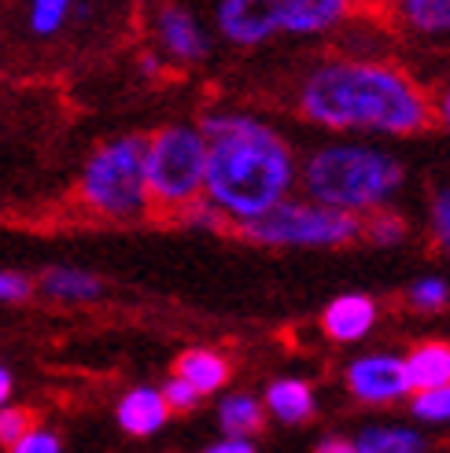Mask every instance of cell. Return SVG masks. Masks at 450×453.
<instances>
[{
    "label": "cell",
    "mask_w": 450,
    "mask_h": 453,
    "mask_svg": "<svg viewBox=\"0 0 450 453\" xmlns=\"http://www.w3.org/2000/svg\"><path fill=\"white\" fill-rule=\"evenodd\" d=\"M296 111L332 137L407 141L432 126V96L402 66L373 56H332L310 66L296 88Z\"/></svg>",
    "instance_id": "6da1fadb"
},
{
    "label": "cell",
    "mask_w": 450,
    "mask_h": 453,
    "mask_svg": "<svg viewBox=\"0 0 450 453\" xmlns=\"http://www.w3.org/2000/svg\"><path fill=\"white\" fill-rule=\"evenodd\" d=\"M207 141L204 199L229 225H247L299 188V155L284 133L244 107H214L199 119Z\"/></svg>",
    "instance_id": "7a4b0ae2"
},
{
    "label": "cell",
    "mask_w": 450,
    "mask_h": 453,
    "mask_svg": "<svg viewBox=\"0 0 450 453\" xmlns=\"http://www.w3.org/2000/svg\"><path fill=\"white\" fill-rule=\"evenodd\" d=\"M133 0H0V63H63L115 41Z\"/></svg>",
    "instance_id": "3957f363"
},
{
    "label": "cell",
    "mask_w": 450,
    "mask_h": 453,
    "mask_svg": "<svg viewBox=\"0 0 450 453\" xmlns=\"http://www.w3.org/2000/svg\"><path fill=\"white\" fill-rule=\"evenodd\" d=\"M299 188L336 211L366 218L369 211L392 207L407 188V163L380 141L332 137L299 158Z\"/></svg>",
    "instance_id": "277c9868"
},
{
    "label": "cell",
    "mask_w": 450,
    "mask_h": 453,
    "mask_svg": "<svg viewBox=\"0 0 450 453\" xmlns=\"http://www.w3.org/2000/svg\"><path fill=\"white\" fill-rule=\"evenodd\" d=\"M78 199L89 214L104 221H141L151 214V196L144 180V137L104 141L85 158L78 173Z\"/></svg>",
    "instance_id": "5b68a950"
},
{
    "label": "cell",
    "mask_w": 450,
    "mask_h": 453,
    "mask_svg": "<svg viewBox=\"0 0 450 453\" xmlns=\"http://www.w3.org/2000/svg\"><path fill=\"white\" fill-rule=\"evenodd\" d=\"M240 236L277 251H336L362 240V218L291 192L255 221L240 225Z\"/></svg>",
    "instance_id": "8992f818"
},
{
    "label": "cell",
    "mask_w": 450,
    "mask_h": 453,
    "mask_svg": "<svg viewBox=\"0 0 450 453\" xmlns=\"http://www.w3.org/2000/svg\"><path fill=\"white\" fill-rule=\"evenodd\" d=\"M207 141L199 122H170L144 137V180L151 211L182 214L196 199H204Z\"/></svg>",
    "instance_id": "52a82bcc"
},
{
    "label": "cell",
    "mask_w": 450,
    "mask_h": 453,
    "mask_svg": "<svg viewBox=\"0 0 450 453\" xmlns=\"http://www.w3.org/2000/svg\"><path fill=\"white\" fill-rule=\"evenodd\" d=\"M155 56L170 66H199L214 52V30L182 0H159L148 15Z\"/></svg>",
    "instance_id": "ba28073f"
},
{
    "label": "cell",
    "mask_w": 450,
    "mask_h": 453,
    "mask_svg": "<svg viewBox=\"0 0 450 453\" xmlns=\"http://www.w3.org/2000/svg\"><path fill=\"white\" fill-rule=\"evenodd\" d=\"M344 388L358 405H373V410L407 402L414 391L407 376V361H402V354H392V350H373V354L354 357L344 369Z\"/></svg>",
    "instance_id": "9c48e42d"
},
{
    "label": "cell",
    "mask_w": 450,
    "mask_h": 453,
    "mask_svg": "<svg viewBox=\"0 0 450 453\" xmlns=\"http://www.w3.org/2000/svg\"><path fill=\"white\" fill-rule=\"evenodd\" d=\"M214 34L233 49H266L281 41V0H218Z\"/></svg>",
    "instance_id": "30bf717a"
},
{
    "label": "cell",
    "mask_w": 450,
    "mask_h": 453,
    "mask_svg": "<svg viewBox=\"0 0 450 453\" xmlns=\"http://www.w3.org/2000/svg\"><path fill=\"white\" fill-rule=\"evenodd\" d=\"M376 299L366 296V291H347V296H336L325 313H322V332L325 339H332V343H362V339L376 328Z\"/></svg>",
    "instance_id": "8fae6325"
},
{
    "label": "cell",
    "mask_w": 450,
    "mask_h": 453,
    "mask_svg": "<svg viewBox=\"0 0 450 453\" xmlns=\"http://www.w3.org/2000/svg\"><path fill=\"white\" fill-rule=\"evenodd\" d=\"M262 410L266 417H274L284 427H303L318 413V391L303 376H277V380H269Z\"/></svg>",
    "instance_id": "7c38bea8"
},
{
    "label": "cell",
    "mask_w": 450,
    "mask_h": 453,
    "mask_svg": "<svg viewBox=\"0 0 450 453\" xmlns=\"http://www.w3.org/2000/svg\"><path fill=\"white\" fill-rule=\"evenodd\" d=\"M115 420L126 435L133 439H151L155 432H163L170 420V405L159 388H133L119 398L115 405Z\"/></svg>",
    "instance_id": "4fadbf2b"
},
{
    "label": "cell",
    "mask_w": 450,
    "mask_h": 453,
    "mask_svg": "<svg viewBox=\"0 0 450 453\" xmlns=\"http://www.w3.org/2000/svg\"><path fill=\"white\" fill-rule=\"evenodd\" d=\"M384 4L399 27L414 37H450V0H384Z\"/></svg>",
    "instance_id": "5bb4252c"
},
{
    "label": "cell",
    "mask_w": 450,
    "mask_h": 453,
    "mask_svg": "<svg viewBox=\"0 0 450 453\" xmlns=\"http://www.w3.org/2000/svg\"><path fill=\"white\" fill-rule=\"evenodd\" d=\"M174 376H182L199 398H207V395H218L225 383H229V357L221 350H211V347H192L177 357Z\"/></svg>",
    "instance_id": "9a60e30c"
},
{
    "label": "cell",
    "mask_w": 450,
    "mask_h": 453,
    "mask_svg": "<svg viewBox=\"0 0 450 453\" xmlns=\"http://www.w3.org/2000/svg\"><path fill=\"white\" fill-rule=\"evenodd\" d=\"M37 288L52 303H66V306H85V303H97L104 296V280L93 277L89 269H74V265H52V269H44Z\"/></svg>",
    "instance_id": "2e32d148"
},
{
    "label": "cell",
    "mask_w": 450,
    "mask_h": 453,
    "mask_svg": "<svg viewBox=\"0 0 450 453\" xmlns=\"http://www.w3.org/2000/svg\"><path fill=\"white\" fill-rule=\"evenodd\" d=\"M429 439L410 424H373L351 435V453H424Z\"/></svg>",
    "instance_id": "e0dca14e"
},
{
    "label": "cell",
    "mask_w": 450,
    "mask_h": 453,
    "mask_svg": "<svg viewBox=\"0 0 450 453\" xmlns=\"http://www.w3.org/2000/svg\"><path fill=\"white\" fill-rule=\"evenodd\" d=\"M407 361L410 388H436V383H450V343L446 339H424L410 354H402Z\"/></svg>",
    "instance_id": "ac0fdd59"
},
{
    "label": "cell",
    "mask_w": 450,
    "mask_h": 453,
    "mask_svg": "<svg viewBox=\"0 0 450 453\" xmlns=\"http://www.w3.org/2000/svg\"><path fill=\"white\" fill-rule=\"evenodd\" d=\"M266 424V410L255 395H225L218 402V427L221 435H259Z\"/></svg>",
    "instance_id": "d6986e66"
},
{
    "label": "cell",
    "mask_w": 450,
    "mask_h": 453,
    "mask_svg": "<svg viewBox=\"0 0 450 453\" xmlns=\"http://www.w3.org/2000/svg\"><path fill=\"white\" fill-rule=\"evenodd\" d=\"M410 417L424 427H446L450 424V383H436V388H417L410 391Z\"/></svg>",
    "instance_id": "ffe728a7"
},
{
    "label": "cell",
    "mask_w": 450,
    "mask_h": 453,
    "mask_svg": "<svg viewBox=\"0 0 450 453\" xmlns=\"http://www.w3.org/2000/svg\"><path fill=\"white\" fill-rule=\"evenodd\" d=\"M407 236H410L407 218L395 214L392 207L369 211L362 218V240H369L373 247H399V243H407Z\"/></svg>",
    "instance_id": "44dd1931"
},
{
    "label": "cell",
    "mask_w": 450,
    "mask_h": 453,
    "mask_svg": "<svg viewBox=\"0 0 450 453\" xmlns=\"http://www.w3.org/2000/svg\"><path fill=\"white\" fill-rule=\"evenodd\" d=\"M407 303L414 313H443L450 306V284L443 277H417L407 291Z\"/></svg>",
    "instance_id": "7402d4cb"
},
{
    "label": "cell",
    "mask_w": 450,
    "mask_h": 453,
    "mask_svg": "<svg viewBox=\"0 0 450 453\" xmlns=\"http://www.w3.org/2000/svg\"><path fill=\"white\" fill-rule=\"evenodd\" d=\"M429 236L436 243V251L450 262V180L436 188L429 203Z\"/></svg>",
    "instance_id": "603a6c76"
},
{
    "label": "cell",
    "mask_w": 450,
    "mask_h": 453,
    "mask_svg": "<svg viewBox=\"0 0 450 453\" xmlns=\"http://www.w3.org/2000/svg\"><path fill=\"white\" fill-rule=\"evenodd\" d=\"M12 449L15 453H59L63 449V439L56 432H44V427H27L22 439Z\"/></svg>",
    "instance_id": "cb8c5ba5"
},
{
    "label": "cell",
    "mask_w": 450,
    "mask_h": 453,
    "mask_svg": "<svg viewBox=\"0 0 450 453\" xmlns=\"http://www.w3.org/2000/svg\"><path fill=\"white\" fill-rule=\"evenodd\" d=\"M159 391H163V398L170 405V413H189V410H196V405H199V395L189 388L182 376H170Z\"/></svg>",
    "instance_id": "d4e9b609"
},
{
    "label": "cell",
    "mask_w": 450,
    "mask_h": 453,
    "mask_svg": "<svg viewBox=\"0 0 450 453\" xmlns=\"http://www.w3.org/2000/svg\"><path fill=\"white\" fill-rule=\"evenodd\" d=\"M30 427V413L27 410H12V405L4 402L0 405V446H15L22 439V432Z\"/></svg>",
    "instance_id": "484cf974"
},
{
    "label": "cell",
    "mask_w": 450,
    "mask_h": 453,
    "mask_svg": "<svg viewBox=\"0 0 450 453\" xmlns=\"http://www.w3.org/2000/svg\"><path fill=\"white\" fill-rule=\"evenodd\" d=\"M34 296V280L12 273V269H0V303H27Z\"/></svg>",
    "instance_id": "4316f807"
},
{
    "label": "cell",
    "mask_w": 450,
    "mask_h": 453,
    "mask_svg": "<svg viewBox=\"0 0 450 453\" xmlns=\"http://www.w3.org/2000/svg\"><path fill=\"white\" fill-rule=\"evenodd\" d=\"M204 449L207 453H255L259 442H255V435H221Z\"/></svg>",
    "instance_id": "83f0119b"
},
{
    "label": "cell",
    "mask_w": 450,
    "mask_h": 453,
    "mask_svg": "<svg viewBox=\"0 0 450 453\" xmlns=\"http://www.w3.org/2000/svg\"><path fill=\"white\" fill-rule=\"evenodd\" d=\"M432 122L450 133V78L436 88V96H432Z\"/></svg>",
    "instance_id": "f1b7e54d"
},
{
    "label": "cell",
    "mask_w": 450,
    "mask_h": 453,
    "mask_svg": "<svg viewBox=\"0 0 450 453\" xmlns=\"http://www.w3.org/2000/svg\"><path fill=\"white\" fill-rule=\"evenodd\" d=\"M318 453H351V439H344V435H325V439H318V446H314Z\"/></svg>",
    "instance_id": "f546056e"
},
{
    "label": "cell",
    "mask_w": 450,
    "mask_h": 453,
    "mask_svg": "<svg viewBox=\"0 0 450 453\" xmlns=\"http://www.w3.org/2000/svg\"><path fill=\"white\" fill-rule=\"evenodd\" d=\"M12 388H15V380H12V372L0 365V405H4L8 398H12Z\"/></svg>",
    "instance_id": "4dcf8cb0"
}]
</instances>
